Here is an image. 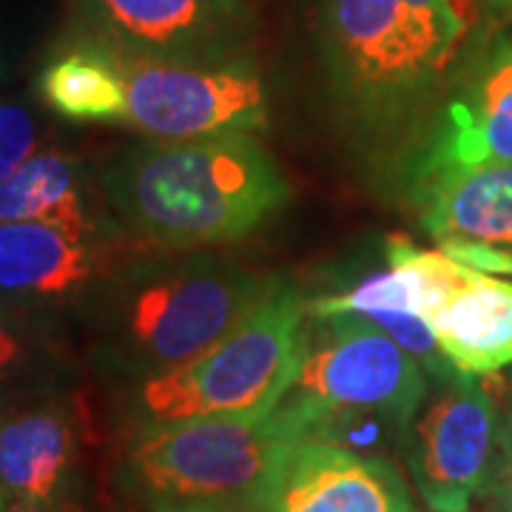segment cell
Instances as JSON below:
<instances>
[{
    "mask_svg": "<svg viewBox=\"0 0 512 512\" xmlns=\"http://www.w3.org/2000/svg\"><path fill=\"white\" fill-rule=\"evenodd\" d=\"M37 154V123L18 100H0V183Z\"/></svg>",
    "mask_w": 512,
    "mask_h": 512,
    "instance_id": "ffe728a7",
    "label": "cell"
},
{
    "mask_svg": "<svg viewBox=\"0 0 512 512\" xmlns=\"http://www.w3.org/2000/svg\"><path fill=\"white\" fill-rule=\"evenodd\" d=\"M481 495H490L495 501H512V402H507L504 407L498 404V439H495L493 473H490V481H487Z\"/></svg>",
    "mask_w": 512,
    "mask_h": 512,
    "instance_id": "44dd1931",
    "label": "cell"
},
{
    "mask_svg": "<svg viewBox=\"0 0 512 512\" xmlns=\"http://www.w3.org/2000/svg\"><path fill=\"white\" fill-rule=\"evenodd\" d=\"M103 191L128 231L157 251L239 242L293 197L274 154L248 131L126 148L103 171Z\"/></svg>",
    "mask_w": 512,
    "mask_h": 512,
    "instance_id": "6da1fadb",
    "label": "cell"
},
{
    "mask_svg": "<svg viewBox=\"0 0 512 512\" xmlns=\"http://www.w3.org/2000/svg\"><path fill=\"white\" fill-rule=\"evenodd\" d=\"M490 512H512V501H495V507Z\"/></svg>",
    "mask_w": 512,
    "mask_h": 512,
    "instance_id": "d4e9b609",
    "label": "cell"
},
{
    "mask_svg": "<svg viewBox=\"0 0 512 512\" xmlns=\"http://www.w3.org/2000/svg\"><path fill=\"white\" fill-rule=\"evenodd\" d=\"M512 163V37L498 40L450 97L421 165Z\"/></svg>",
    "mask_w": 512,
    "mask_h": 512,
    "instance_id": "5bb4252c",
    "label": "cell"
},
{
    "mask_svg": "<svg viewBox=\"0 0 512 512\" xmlns=\"http://www.w3.org/2000/svg\"><path fill=\"white\" fill-rule=\"evenodd\" d=\"M498 404L487 384L453 370L427 382L404 458L430 512H470L493 473Z\"/></svg>",
    "mask_w": 512,
    "mask_h": 512,
    "instance_id": "9c48e42d",
    "label": "cell"
},
{
    "mask_svg": "<svg viewBox=\"0 0 512 512\" xmlns=\"http://www.w3.org/2000/svg\"><path fill=\"white\" fill-rule=\"evenodd\" d=\"M476 268L441 251H421L404 237L387 239V268L373 271L350 288L308 299V316H367L376 311H407L427 316L470 279Z\"/></svg>",
    "mask_w": 512,
    "mask_h": 512,
    "instance_id": "9a60e30c",
    "label": "cell"
},
{
    "mask_svg": "<svg viewBox=\"0 0 512 512\" xmlns=\"http://www.w3.org/2000/svg\"><path fill=\"white\" fill-rule=\"evenodd\" d=\"M299 439L305 430L282 404L259 419L140 424L123 458V484L146 510L237 512Z\"/></svg>",
    "mask_w": 512,
    "mask_h": 512,
    "instance_id": "277c9868",
    "label": "cell"
},
{
    "mask_svg": "<svg viewBox=\"0 0 512 512\" xmlns=\"http://www.w3.org/2000/svg\"><path fill=\"white\" fill-rule=\"evenodd\" d=\"M43 103L72 123H126V83L114 57L89 40H77L37 74Z\"/></svg>",
    "mask_w": 512,
    "mask_h": 512,
    "instance_id": "ac0fdd59",
    "label": "cell"
},
{
    "mask_svg": "<svg viewBox=\"0 0 512 512\" xmlns=\"http://www.w3.org/2000/svg\"><path fill=\"white\" fill-rule=\"evenodd\" d=\"M46 359L43 336L12 296L0 293V396L29 390Z\"/></svg>",
    "mask_w": 512,
    "mask_h": 512,
    "instance_id": "d6986e66",
    "label": "cell"
},
{
    "mask_svg": "<svg viewBox=\"0 0 512 512\" xmlns=\"http://www.w3.org/2000/svg\"><path fill=\"white\" fill-rule=\"evenodd\" d=\"M493 9H498V12H504V15H510L512 18V0H487Z\"/></svg>",
    "mask_w": 512,
    "mask_h": 512,
    "instance_id": "cb8c5ba5",
    "label": "cell"
},
{
    "mask_svg": "<svg viewBox=\"0 0 512 512\" xmlns=\"http://www.w3.org/2000/svg\"><path fill=\"white\" fill-rule=\"evenodd\" d=\"M427 382L424 367L365 316H308L305 359L279 404L296 416L362 410L410 424Z\"/></svg>",
    "mask_w": 512,
    "mask_h": 512,
    "instance_id": "8992f818",
    "label": "cell"
},
{
    "mask_svg": "<svg viewBox=\"0 0 512 512\" xmlns=\"http://www.w3.org/2000/svg\"><path fill=\"white\" fill-rule=\"evenodd\" d=\"M146 512H163V510H146ZM183 512H217V510H183Z\"/></svg>",
    "mask_w": 512,
    "mask_h": 512,
    "instance_id": "83f0119b",
    "label": "cell"
},
{
    "mask_svg": "<svg viewBox=\"0 0 512 512\" xmlns=\"http://www.w3.org/2000/svg\"><path fill=\"white\" fill-rule=\"evenodd\" d=\"M308 299L285 279L197 359L140 379L143 424L185 419H259L291 393L305 359Z\"/></svg>",
    "mask_w": 512,
    "mask_h": 512,
    "instance_id": "3957f363",
    "label": "cell"
},
{
    "mask_svg": "<svg viewBox=\"0 0 512 512\" xmlns=\"http://www.w3.org/2000/svg\"><path fill=\"white\" fill-rule=\"evenodd\" d=\"M416 9L444 20L447 26L458 29L461 35H470L478 23V0H407Z\"/></svg>",
    "mask_w": 512,
    "mask_h": 512,
    "instance_id": "7402d4cb",
    "label": "cell"
},
{
    "mask_svg": "<svg viewBox=\"0 0 512 512\" xmlns=\"http://www.w3.org/2000/svg\"><path fill=\"white\" fill-rule=\"evenodd\" d=\"M319 35L342 97L376 117L424 100L467 40L407 0H319Z\"/></svg>",
    "mask_w": 512,
    "mask_h": 512,
    "instance_id": "5b68a950",
    "label": "cell"
},
{
    "mask_svg": "<svg viewBox=\"0 0 512 512\" xmlns=\"http://www.w3.org/2000/svg\"><path fill=\"white\" fill-rule=\"evenodd\" d=\"M3 512H80L72 498H57V501H15Z\"/></svg>",
    "mask_w": 512,
    "mask_h": 512,
    "instance_id": "603a6c76",
    "label": "cell"
},
{
    "mask_svg": "<svg viewBox=\"0 0 512 512\" xmlns=\"http://www.w3.org/2000/svg\"><path fill=\"white\" fill-rule=\"evenodd\" d=\"M242 3H248V6H254L256 9V6H259V3H265V0H242Z\"/></svg>",
    "mask_w": 512,
    "mask_h": 512,
    "instance_id": "4316f807",
    "label": "cell"
},
{
    "mask_svg": "<svg viewBox=\"0 0 512 512\" xmlns=\"http://www.w3.org/2000/svg\"><path fill=\"white\" fill-rule=\"evenodd\" d=\"M282 279L214 251H163L131 262L106 305V356L134 379L197 359Z\"/></svg>",
    "mask_w": 512,
    "mask_h": 512,
    "instance_id": "7a4b0ae2",
    "label": "cell"
},
{
    "mask_svg": "<svg viewBox=\"0 0 512 512\" xmlns=\"http://www.w3.org/2000/svg\"><path fill=\"white\" fill-rule=\"evenodd\" d=\"M80 436L72 407L49 393L0 396V490L15 501L69 498Z\"/></svg>",
    "mask_w": 512,
    "mask_h": 512,
    "instance_id": "7c38bea8",
    "label": "cell"
},
{
    "mask_svg": "<svg viewBox=\"0 0 512 512\" xmlns=\"http://www.w3.org/2000/svg\"><path fill=\"white\" fill-rule=\"evenodd\" d=\"M0 222H49L74 231H103L86 194L80 163L63 151H37L0 183Z\"/></svg>",
    "mask_w": 512,
    "mask_h": 512,
    "instance_id": "e0dca14e",
    "label": "cell"
},
{
    "mask_svg": "<svg viewBox=\"0 0 512 512\" xmlns=\"http://www.w3.org/2000/svg\"><path fill=\"white\" fill-rule=\"evenodd\" d=\"M6 507H9V498H6V493L0 490V512L6 510Z\"/></svg>",
    "mask_w": 512,
    "mask_h": 512,
    "instance_id": "484cf974",
    "label": "cell"
},
{
    "mask_svg": "<svg viewBox=\"0 0 512 512\" xmlns=\"http://www.w3.org/2000/svg\"><path fill=\"white\" fill-rule=\"evenodd\" d=\"M114 231H74L49 222H0V293L66 299L117 262Z\"/></svg>",
    "mask_w": 512,
    "mask_h": 512,
    "instance_id": "4fadbf2b",
    "label": "cell"
},
{
    "mask_svg": "<svg viewBox=\"0 0 512 512\" xmlns=\"http://www.w3.org/2000/svg\"><path fill=\"white\" fill-rule=\"evenodd\" d=\"M237 512H416V507L390 458L299 439Z\"/></svg>",
    "mask_w": 512,
    "mask_h": 512,
    "instance_id": "30bf717a",
    "label": "cell"
},
{
    "mask_svg": "<svg viewBox=\"0 0 512 512\" xmlns=\"http://www.w3.org/2000/svg\"><path fill=\"white\" fill-rule=\"evenodd\" d=\"M416 205L444 254L484 274H512V163L419 165Z\"/></svg>",
    "mask_w": 512,
    "mask_h": 512,
    "instance_id": "8fae6325",
    "label": "cell"
},
{
    "mask_svg": "<svg viewBox=\"0 0 512 512\" xmlns=\"http://www.w3.org/2000/svg\"><path fill=\"white\" fill-rule=\"evenodd\" d=\"M126 83V126L151 140H194L268 123V94L254 60L183 66L106 49Z\"/></svg>",
    "mask_w": 512,
    "mask_h": 512,
    "instance_id": "ba28073f",
    "label": "cell"
},
{
    "mask_svg": "<svg viewBox=\"0 0 512 512\" xmlns=\"http://www.w3.org/2000/svg\"><path fill=\"white\" fill-rule=\"evenodd\" d=\"M510 382H512V367H510Z\"/></svg>",
    "mask_w": 512,
    "mask_h": 512,
    "instance_id": "f1b7e54d",
    "label": "cell"
},
{
    "mask_svg": "<svg viewBox=\"0 0 512 512\" xmlns=\"http://www.w3.org/2000/svg\"><path fill=\"white\" fill-rule=\"evenodd\" d=\"M256 9L242 0H74V37L183 66L254 60Z\"/></svg>",
    "mask_w": 512,
    "mask_h": 512,
    "instance_id": "52a82bcc",
    "label": "cell"
},
{
    "mask_svg": "<svg viewBox=\"0 0 512 512\" xmlns=\"http://www.w3.org/2000/svg\"><path fill=\"white\" fill-rule=\"evenodd\" d=\"M447 362L470 376L512 367V279L473 271L439 311L427 316Z\"/></svg>",
    "mask_w": 512,
    "mask_h": 512,
    "instance_id": "2e32d148",
    "label": "cell"
}]
</instances>
